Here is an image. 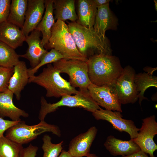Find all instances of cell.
I'll return each instance as SVG.
<instances>
[{
	"instance_id": "31",
	"label": "cell",
	"mask_w": 157,
	"mask_h": 157,
	"mask_svg": "<svg viewBox=\"0 0 157 157\" xmlns=\"http://www.w3.org/2000/svg\"><path fill=\"white\" fill-rule=\"evenodd\" d=\"M21 121H13L5 120L0 117V138L4 135L3 133L7 129Z\"/></svg>"
},
{
	"instance_id": "18",
	"label": "cell",
	"mask_w": 157,
	"mask_h": 157,
	"mask_svg": "<svg viewBox=\"0 0 157 157\" xmlns=\"http://www.w3.org/2000/svg\"><path fill=\"white\" fill-rule=\"evenodd\" d=\"M104 145L110 153L114 156H129L140 150L133 139L128 141L123 140L112 135L107 138Z\"/></svg>"
},
{
	"instance_id": "28",
	"label": "cell",
	"mask_w": 157,
	"mask_h": 157,
	"mask_svg": "<svg viewBox=\"0 0 157 157\" xmlns=\"http://www.w3.org/2000/svg\"><path fill=\"white\" fill-rule=\"evenodd\" d=\"M64 58H66L59 51L54 49H51L48 52L44 55L36 67L33 68H30L28 69L29 77L35 75V74L42 66L51 63H54Z\"/></svg>"
},
{
	"instance_id": "32",
	"label": "cell",
	"mask_w": 157,
	"mask_h": 157,
	"mask_svg": "<svg viewBox=\"0 0 157 157\" xmlns=\"http://www.w3.org/2000/svg\"><path fill=\"white\" fill-rule=\"evenodd\" d=\"M38 149L37 147L31 144L28 147L24 148L21 157H35Z\"/></svg>"
},
{
	"instance_id": "8",
	"label": "cell",
	"mask_w": 157,
	"mask_h": 157,
	"mask_svg": "<svg viewBox=\"0 0 157 157\" xmlns=\"http://www.w3.org/2000/svg\"><path fill=\"white\" fill-rule=\"evenodd\" d=\"M135 74L132 67L126 66L116 81L114 87L121 104H134L138 99L134 82Z\"/></svg>"
},
{
	"instance_id": "7",
	"label": "cell",
	"mask_w": 157,
	"mask_h": 157,
	"mask_svg": "<svg viewBox=\"0 0 157 157\" xmlns=\"http://www.w3.org/2000/svg\"><path fill=\"white\" fill-rule=\"evenodd\" d=\"M53 65L60 73H65L69 77V82L80 90H88L91 83L88 75L86 61L76 59H62L53 63Z\"/></svg>"
},
{
	"instance_id": "6",
	"label": "cell",
	"mask_w": 157,
	"mask_h": 157,
	"mask_svg": "<svg viewBox=\"0 0 157 157\" xmlns=\"http://www.w3.org/2000/svg\"><path fill=\"white\" fill-rule=\"evenodd\" d=\"M5 136L17 143L23 144L27 143L36 139L41 134L50 132L60 137L61 131L56 125L47 123L44 120L37 124L29 125L21 120L7 129Z\"/></svg>"
},
{
	"instance_id": "22",
	"label": "cell",
	"mask_w": 157,
	"mask_h": 157,
	"mask_svg": "<svg viewBox=\"0 0 157 157\" xmlns=\"http://www.w3.org/2000/svg\"><path fill=\"white\" fill-rule=\"evenodd\" d=\"M55 20L76 22L78 17L74 0H53Z\"/></svg>"
},
{
	"instance_id": "30",
	"label": "cell",
	"mask_w": 157,
	"mask_h": 157,
	"mask_svg": "<svg viewBox=\"0 0 157 157\" xmlns=\"http://www.w3.org/2000/svg\"><path fill=\"white\" fill-rule=\"evenodd\" d=\"M10 0H0V24L6 21L9 15Z\"/></svg>"
},
{
	"instance_id": "26",
	"label": "cell",
	"mask_w": 157,
	"mask_h": 157,
	"mask_svg": "<svg viewBox=\"0 0 157 157\" xmlns=\"http://www.w3.org/2000/svg\"><path fill=\"white\" fill-rule=\"evenodd\" d=\"M23 149L22 145L4 135L0 138V157H21Z\"/></svg>"
},
{
	"instance_id": "17",
	"label": "cell",
	"mask_w": 157,
	"mask_h": 157,
	"mask_svg": "<svg viewBox=\"0 0 157 157\" xmlns=\"http://www.w3.org/2000/svg\"><path fill=\"white\" fill-rule=\"evenodd\" d=\"M26 36L18 26L7 21L0 24V41L15 49L22 46Z\"/></svg>"
},
{
	"instance_id": "14",
	"label": "cell",
	"mask_w": 157,
	"mask_h": 157,
	"mask_svg": "<svg viewBox=\"0 0 157 157\" xmlns=\"http://www.w3.org/2000/svg\"><path fill=\"white\" fill-rule=\"evenodd\" d=\"M45 8L44 0H28L24 22L21 29L26 36L36 28L43 17Z\"/></svg>"
},
{
	"instance_id": "25",
	"label": "cell",
	"mask_w": 157,
	"mask_h": 157,
	"mask_svg": "<svg viewBox=\"0 0 157 157\" xmlns=\"http://www.w3.org/2000/svg\"><path fill=\"white\" fill-rule=\"evenodd\" d=\"M15 49L0 41V67L13 68L20 61Z\"/></svg>"
},
{
	"instance_id": "37",
	"label": "cell",
	"mask_w": 157,
	"mask_h": 157,
	"mask_svg": "<svg viewBox=\"0 0 157 157\" xmlns=\"http://www.w3.org/2000/svg\"><path fill=\"white\" fill-rule=\"evenodd\" d=\"M87 157H98L95 154H94L90 153Z\"/></svg>"
},
{
	"instance_id": "23",
	"label": "cell",
	"mask_w": 157,
	"mask_h": 157,
	"mask_svg": "<svg viewBox=\"0 0 157 157\" xmlns=\"http://www.w3.org/2000/svg\"><path fill=\"white\" fill-rule=\"evenodd\" d=\"M28 0H12L6 21L22 28L25 20Z\"/></svg>"
},
{
	"instance_id": "16",
	"label": "cell",
	"mask_w": 157,
	"mask_h": 157,
	"mask_svg": "<svg viewBox=\"0 0 157 157\" xmlns=\"http://www.w3.org/2000/svg\"><path fill=\"white\" fill-rule=\"evenodd\" d=\"M13 94L8 89L0 93V117H8L13 121L21 120V117H27L28 114L14 104Z\"/></svg>"
},
{
	"instance_id": "5",
	"label": "cell",
	"mask_w": 157,
	"mask_h": 157,
	"mask_svg": "<svg viewBox=\"0 0 157 157\" xmlns=\"http://www.w3.org/2000/svg\"><path fill=\"white\" fill-rule=\"evenodd\" d=\"M61 97L59 101L53 104L48 103L44 97H41L38 115V119L40 121L44 120L48 114L56 111L61 106L81 108L92 113L100 108L91 97L88 90H79L74 95H65Z\"/></svg>"
},
{
	"instance_id": "3",
	"label": "cell",
	"mask_w": 157,
	"mask_h": 157,
	"mask_svg": "<svg viewBox=\"0 0 157 157\" xmlns=\"http://www.w3.org/2000/svg\"><path fill=\"white\" fill-rule=\"evenodd\" d=\"M31 83L44 88L47 97L59 98L64 95L75 94L79 92L63 78L58 70L51 64H47L38 75L30 77L28 83Z\"/></svg>"
},
{
	"instance_id": "33",
	"label": "cell",
	"mask_w": 157,
	"mask_h": 157,
	"mask_svg": "<svg viewBox=\"0 0 157 157\" xmlns=\"http://www.w3.org/2000/svg\"><path fill=\"white\" fill-rule=\"evenodd\" d=\"M122 157H149L147 154L141 150L131 155L127 156H122Z\"/></svg>"
},
{
	"instance_id": "35",
	"label": "cell",
	"mask_w": 157,
	"mask_h": 157,
	"mask_svg": "<svg viewBox=\"0 0 157 157\" xmlns=\"http://www.w3.org/2000/svg\"><path fill=\"white\" fill-rule=\"evenodd\" d=\"M58 157H72L68 151L62 150Z\"/></svg>"
},
{
	"instance_id": "2",
	"label": "cell",
	"mask_w": 157,
	"mask_h": 157,
	"mask_svg": "<svg viewBox=\"0 0 157 157\" xmlns=\"http://www.w3.org/2000/svg\"><path fill=\"white\" fill-rule=\"evenodd\" d=\"M69 30L72 35L77 48L85 57L96 54L111 55V50L106 37L104 38L93 28L84 26L76 22H68Z\"/></svg>"
},
{
	"instance_id": "29",
	"label": "cell",
	"mask_w": 157,
	"mask_h": 157,
	"mask_svg": "<svg viewBox=\"0 0 157 157\" xmlns=\"http://www.w3.org/2000/svg\"><path fill=\"white\" fill-rule=\"evenodd\" d=\"M13 72V67H0V93L8 89L9 81Z\"/></svg>"
},
{
	"instance_id": "34",
	"label": "cell",
	"mask_w": 157,
	"mask_h": 157,
	"mask_svg": "<svg viewBox=\"0 0 157 157\" xmlns=\"http://www.w3.org/2000/svg\"><path fill=\"white\" fill-rule=\"evenodd\" d=\"M97 6H101L109 3V0H94Z\"/></svg>"
},
{
	"instance_id": "21",
	"label": "cell",
	"mask_w": 157,
	"mask_h": 157,
	"mask_svg": "<svg viewBox=\"0 0 157 157\" xmlns=\"http://www.w3.org/2000/svg\"><path fill=\"white\" fill-rule=\"evenodd\" d=\"M44 1L45 11L41 21L35 29L39 31L42 34V43L47 50L51 36V29L55 23V20L53 15L54 9L53 0Z\"/></svg>"
},
{
	"instance_id": "20",
	"label": "cell",
	"mask_w": 157,
	"mask_h": 157,
	"mask_svg": "<svg viewBox=\"0 0 157 157\" xmlns=\"http://www.w3.org/2000/svg\"><path fill=\"white\" fill-rule=\"evenodd\" d=\"M77 23L89 28H93L97 11L94 0H78L77 1Z\"/></svg>"
},
{
	"instance_id": "19",
	"label": "cell",
	"mask_w": 157,
	"mask_h": 157,
	"mask_svg": "<svg viewBox=\"0 0 157 157\" xmlns=\"http://www.w3.org/2000/svg\"><path fill=\"white\" fill-rule=\"evenodd\" d=\"M116 21L110 10L109 3L97 6L93 28L99 35L106 38L105 32L106 30L116 28Z\"/></svg>"
},
{
	"instance_id": "24",
	"label": "cell",
	"mask_w": 157,
	"mask_h": 157,
	"mask_svg": "<svg viewBox=\"0 0 157 157\" xmlns=\"http://www.w3.org/2000/svg\"><path fill=\"white\" fill-rule=\"evenodd\" d=\"M134 82L138 93L139 103L141 105L143 100H148L144 96V92L147 89L151 87L157 88V77L147 73H139L135 74Z\"/></svg>"
},
{
	"instance_id": "11",
	"label": "cell",
	"mask_w": 157,
	"mask_h": 157,
	"mask_svg": "<svg viewBox=\"0 0 157 157\" xmlns=\"http://www.w3.org/2000/svg\"><path fill=\"white\" fill-rule=\"evenodd\" d=\"M121 113L104 110L100 108L92 113V114L97 120L107 121L112 124L114 129L120 132L123 131L127 133L129 135L131 139L135 138L140 129L136 127L133 121L122 118Z\"/></svg>"
},
{
	"instance_id": "13",
	"label": "cell",
	"mask_w": 157,
	"mask_h": 157,
	"mask_svg": "<svg viewBox=\"0 0 157 157\" xmlns=\"http://www.w3.org/2000/svg\"><path fill=\"white\" fill-rule=\"evenodd\" d=\"M97 129L93 126L86 132L80 134L70 142L68 152L72 157H87L90 153V148L95 138Z\"/></svg>"
},
{
	"instance_id": "15",
	"label": "cell",
	"mask_w": 157,
	"mask_h": 157,
	"mask_svg": "<svg viewBox=\"0 0 157 157\" xmlns=\"http://www.w3.org/2000/svg\"><path fill=\"white\" fill-rule=\"evenodd\" d=\"M14 72L10 78L8 89L12 92L18 100H20L21 91L28 83L29 76L25 62L19 61L14 67Z\"/></svg>"
},
{
	"instance_id": "36",
	"label": "cell",
	"mask_w": 157,
	"mask_h": 157,
	"mask_svg": "<svg viewBox=\"0 0 157 157\" xmlns=\"http://www.w3.org/2000/svg\"><path fill=\"white\" fill-rule=\"evenodd\" d=\"M156 69V68H154L151 67L147 68L146 67L144 68V70L147 72V73H149V74L152 75Z\"/></svg>"
},
{
	"instance_id": "10",
	"label": "cell",
	"mask_w": 157,
	"mask_h": 157,
	"mask_svg": "<svg viewBox=\"0 0 157 157\" xmlns=\"http://www.w3.org/2000/svg\"><path fill=\"white\" fill-rule=\"evenodd\" d=\"M92 98L98 105L105 109L122 112L120 103L114 86H98L91 83L88 88Z\"/></svg>"
},
{
	"instance_id": "4",
	"label": "cell",
	"mask_w": 157,
	"mask_h": 157,
	"mask_svg": "<svg viewBox=\"0 0 157 157\" xmlns=\"http://www.w3.org/2000/svg\"><path fill=\"white\" fill-rule=\"evenodd\" d=\"M52 49L59 51L66 58L85 62L88 60L78 51L67 24L61 20H57L51 29L47 50Z\"/></svg>"
},
{
	"instance_id": "27",
	"label": "cell",
	"mask_w": 157,
	"mask_h": 157,
	"mask_svg": "<svg viewBox=\"0 0 157 157\" xmlns=\"http://www.w3.org/2000/svg\"><path fill=\"white\" fill-rule=\"evenodd\" d=\"M51 140V137L47 134L43 136L42 147L43 151V157H58L62 151L63 141L54 144L52 143Z\"/></svg>"
},
{
	"instance_id": "12",
	"label": "cell",
	"mask_w": 157,
	"mask_h": 157,
	"mask_svg": "<svg viewBox=\"0 0 157 157\" xmlns=\"http://www.w3.org/2000/svg\"><path fill=\"white\" fill-rule=\"evenodd\" d=\"M41 34L39 31L35 29L26 36L25 41L28 44V48L25 54L19 55V57L29 61L31 68L36 67L48 52L42 44Z\"/></svg>"
},
{
	"instance_id": "1",
	"label": "cell",
	"mask_w": 157,
	"mask_h": 157,
	"mask_svg": "<svg viewBox=\"0 0 157 157\" xmlns=\"http://www.w3.org/2000/svg\"><path fill=\"white\" fill-rule=\"evenodd\" d=\"M86 63L91 83L98 86H114L123 69L117 58L104 53L90 57Z\"/></svg>"
},
{
	"instance_id": "9",
	"label": "cell",
	"mask_w": 157,
	"mask_h": 157,
	"mask_svg": "<svg viewBox=\"0 0 157 157\" xmlns=\"http://www.w3.org/2000/svg\"><path fill=\"white\" fill-rule=\"evenodd\" d=\"M141 128L134 142L140 147V150L150 157H155L154 152L157 149V145L154 138L157 134V123L155 115H153L142 119Z\"/></svg>"
}]
</instances>
